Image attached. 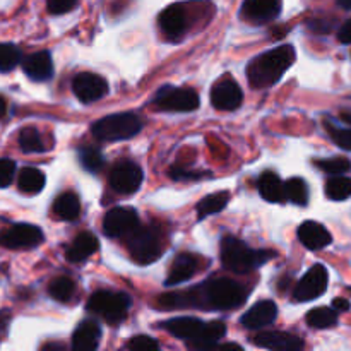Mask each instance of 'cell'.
Instances as JSON below:
<instances>
[{"label": "cell", "instance_id": "cell-1", "mask_svg": "<svg viewBox=\"0 0 351 351\" xmlns=\"http://www.w3.org/2000/svg\"><path fill=\"white\" fill-rule=\"evenodd\" d=\"M247 290L228 278H216L202 287L192 288L182 293H167L158 298L161 307H202L211 311H232L245 304Z\"/></svg>", "mask_w": 351, "mask_h": 351}, {"label": "cell", "instance_id": "cell-2", "mask_svg": "<svg viewBox=\"0 0 351 351\" xmlns=\"http://www.w3.org/2000/svg\"><path fill=\"white\" fill-rule=\"evenodd\" d=\"M295 50L291 45H283L254 58L247 69V77L252 88L263 89L276 84L281 75L293 65Z\"/></svg>", "mask_w": 351, "mask_h": 351}, {"label": "cell", "instance_id": "cell-3", "mask_svg": "<svg viewBox=\"0 0 351 351\" xmlns=\"http://www.w3.org/2000/svg\"><path fill=\"white\" fill-rule=\"evenodd\" d=\"M276 254L273 250L252 249L235 237H225L221 242V263L233 273H250L271 261Z\"/></svg>", "mask_w": 351, "mask_h": 351}, {"label": "cell", "instance_id": "cell-4", "mask_svg": "<svg viewBox=\"0 0 351 351\" xmlns=\"http://www.w3.org/2000/svg\"><path fill=\"white\" fill-rule=\"evenodd\" d=\"M143 129V120L132 112L113 113V115L103 117L101 120L91 127L93 136L98 141H125L137 136Z\"/></svg>", "mask_w": 351, "mask_h": 351}, {"label": "cell", "instance_id": "cell-5", "mask_svg": "<svg viewBox=\"0 0 351 351\" xmlns=\"http://www.w3.org/2000/svg\"><path fill=\"white\" fill-rule=\"evenodd\" d=\"M86 308L99 315L110 324H119L125 321L130 308L129 295L112 290H98L89 297Z\"/></svg>", "mask_w": 351, "mask_h": 351}, {"label": "cell", "instance_id": "cell-6", "mask_svg": "<svg viewBox=\"0 0 351 351\" xmlns=\"http://www.w3.org/2000/svg\"><path fill=\"white\" fill-rule=\"evenodd\" d=\"M127 249L130 256L137 264L154 263L160 259L163 252V243H161L160 232L151 226H137L129 237H127Z\"/></svg>", "mask_w": 351, "mask_h": 351}, {"label": "cell", "instance_id": "cell-7", "mask_svg": "<svg viewBox=\"0 0 351 351\" xmlns=\"http://www.w3.org/2000/svg\"><path fill=\"white\" fill-rule=\"evenodd\" d=\"M199 95L194 89L189 88H175V86H165L156 93L153 99V105L161 112H178L187 113L199 108Z\"/></svg>", "mask_w": 351, "mask_h": 351}, {"label": "cell", "instance_id": "cell-8", "mask_svg": "<svg viewBox=\"0 0 351 351\" xmlns=\"http://www.w3.org/2000/svg\"><path fill=\"white\" fill-rule=\"evenodd\" d=\"M45 235L41 228L27 223H17L9 228L0 232V245L5 249L19 250V249H33L43 242Z\"/></svg>", "mask_w": 351, "mask_h": 351}, {"label": "cell", "instance_id": "cell-9", "mask_svg": "<svg viewBox=\"0 0 351 351\" xmlns=\"http://www.w3.org/2000/svg\"><path fill=\"white\" fill-rule=\"evenodd\" d=\"M137 226H139V215L136 209L125 208V206L110 209L103 219V232L112 239L129 237Z\"/></svg>", "mask_w": 351, "mask_h": 351}, {"label": "cell", "instance_id": "cell-10", "mask_svg": "<svg viewBox=\"0 0 351 351\" xmlns=\"http://www.w3.org/2000/svg\"><path fill=\"white\" fill-rule=\"evenodd\" d=\"M141 184H143V170L134 161H119L110 171V185L119 194H134V192L139 191Z\"/></svg>", "mask_w": 351, "mask_h": 351}, {"label": "cell", "instance_id": "cell-11", "mask_svg": "<svg viewBox=\"0 0 351 351\" xmlns=\"http://www.w3.org/2000/svg\"><path fill=\"white\" fill-rule=\"evenodd\" d=\"M328 269L322 264H315L307 271L304 278L297 283L293 297L297 302H311L321 297L328 290Z\"/></svg>", "mask_w": 351, "mask_h": 351}, {"label": "cell", "instance_id": "cell-12", "mask_svg": "<svg viewBox=\"0 0 351 351\" xmlns=\"http://www.w3.org/2000/svg\"><path fill=\"white\" fill-rule=\"evenodd\" d=\"M110 86L101 75L93 74V72H81L72 81V91L77 96L79 101L82 103H95L106 96Z\"/></svg>", "mask_w": 351, "mask_h": 351}, {"label": "cell", "instance_id": "cell-13", "mask_svg": "<svg viewBox=\"0 0 351 351\" xmlns=\"http://www.w3.org/2000/svg\"><path fill=\"white\" fill-rule=\"evenodd\" d=\"M243 93L235 79L225 77L216 82L211 89V103L216 110L232 112L242 105Z\"/></svg>", "mask_w": 351, "mask_h": 351}, {"label": "cell", "instance_id": "cell-14", "mask_svg": "<svg viewBox=\"0 0 351 351\" xmlns=\"http://www.w3.org/2000/svg\"><path fill=\"white\" fill-rule=\"evenodd\" d=\"M254 343L257 346H263L267 350H278V351H298L304 350L305 341L297 335L285 331H266L259 332L254 338Z\"/></svg>", "mask_w": 351, "mask_h": 351}, {"label": "cell", "instance_id": "cell-15", "mask_svg": "<svg viewBox=\"0 0 351 351\" xmlns=\"http://www.w3.org/2000/svg\"><path fill=\"white\" fill-rule=\"evenodd\" d=\"M281 5V0H245L242 5V16L257 24L269 23L280 16Z\"/></svg>", "mask_w": 351, "mask_h": 351}, {"label": "cell", "instance_id": "cell-16", "mask_svg": "<svg viewBox=\"0 0 351 351\" xmlns=\"http://www.w3.org/2000/svg\"><path fill=\"white\" fill-rule=\"evenodd\" d=\"M23 71L31 81L45 82L53 75V62L50 51L41 50L27 55L23 60Z\"/></svg>", "mask_w": 351, "mask_h": 351}, {"label": "cell", "instance_id": "cell-17", "mask_svg": "<svg viewBox=\"0 0 351 351\" xmlns=\"http://www.w3.org/2000/svg\"><path fill=\"white\" fill-rule=\"evenodd\" d=\"M278 317V307L273 300H263L245 312L242 326L245 329H263L273 324Z\"/></svg>", "mask_w": 351, "mask_h": 351}, {"label": "cell", "instance_id": "cell-18", "mask_svg": "<svg viewBox=\"0 0 351 351\" xmlns=\"http://www.w3.org/2000/svg\"><path fill=\"white\" fill-rule=\"evenodd\" d=\"M160 27L167 36L178 38L187 31L189 19L182 3H173L168 5L163 12L160 14Z\"/></svg>", "mask_w": 351, "mask_h": 351}, {"label": "cell", "instance_id": "cell-19", "mask_svg": "<svg viewBox=\"0 0 351 351\" xmlns=\"http://www.w3.org/2000/svg\"><path fill=\"white\" fill-rule=\"evenodd\" d=\"M298 240L308 250H321L332 242V237L328 232V228H324L321 223L305 221L298 228Z\"/></svg>", "mask_w": 351, "mask_h": 351}, {"label": "cell", "instance_id": "cell-20", "mask_svg": "<svg viewBox=\"0 0 351 351\" xmlns=\"http://www.w3.org/2000/svg\"><path fill=\"white\" fill-rule=\"evenodd\" d=\"M101 341V328L96 321H84L77 326L72 336V348L75 351H95Z\"/></svg>", "mask_w": 351, "mask_h": 351}, {"label": "cell", "instance_id": "cell-21", "mask_svg": "<svg viewBox=\"0 0 351 351\" xmlns=\"http://www.w3.org/2000/svg\"><path fill=\"white\" fill-rule=\"evenodd\" d=\"M197 257L192 256V254H180V256H177V259L173 261V264H171L170 273H168L167 278V285L168 287H173V285L185 283V281H189L195 273H197Z\"/></svg>", "mask_w": 351, "mask_h": 351}, {"label": "cell", "instance_id": "cell-22", "mask_svg": "<svg viewBox=\"0 0 351 351\" xmlns=\"http://www.w3.org/2000/svg\"><path fill=\"white\" fill-rule=\"evenodd\" d=\"M226 335V326L219 321L213 322H204L201 332L195 336L194 339L189 341V346L192 350H209L218 346V343L221 341V338H225Z\"/></svg>", "mask_w": 351, "mask_h": 351}, {"label": "cell", "instance_id": "cell-23", "mask_svg": "<svg viewBox=\"0 0 351 351\" xmlns=\"http://www.w3.org/2000/svg\"><path fill=\"white\" fill-rule=\"evenodd\" d=\"M96 250H98V239L93 233L82 232L75 237L65 256H67V261H71V263H82L89 256H93Z\"/></svg>", "mask_w": 351, "mask_h": 351}, {"label": "cell", "instance_id": "cell-24", "mask_svg": "<svg viewBox=\"0 0 351 351\" xmlns=\"http://www.w3.org/2000/svg\"><path fill=\"white\" fill-rule=\"evenodd\" d=\"M204 322L199 321L195 317H177L170 319V321L163 322V328L167 329L170 335H173L175 338L184 339V341H191L195 336L201 332Z\"/></svg>", "mask_w": 351, "mask_h": 351}, {"label": "cell", "instance_id": "cell-25", "mask_svg": "<svg viewBox=\"0 0 351 351\" xmlns=\"http://www.w3.org/2000/svg\"><path fill=\"white\" fill-rule=\"evenodd\" d=\"M259 192L264 201L267 202H281L283 199H287V195H285V184L273 171H266L259 178Z\"/></svg>", "mask_w": 351, "mask_h": 351}, {"label": "cell", "instance_id": "cell-26", "mask_svg": "<svg viewBox=\"0 0 351 351\" xmlns=\"http://www.w3.org/2000/svg\"><path fill=\"white\" fill-rule=\"evenodd\" d=\"M53 213L57 218L72 221L81 215V201L74 192H64L53 202Z\"/></svg>", "mask_w": 351, "mask_h": 351}, {"label": "cell", "instance_id": "cell-27", "mask_svg": "<svg viewBox=\"0 0 351 351\" xmlns=\"http://www.w3.org/2000/svg\"><path fill=\"white\" fill-rule=\"evenodd\" d=\"M45 173L38 168L26 167L19 171V177H17V187L24 194H38V192L43 191L45 187Z\"/></svg>", "mask_w": 351, "mask_h": 351}, {"label": "cell", "instance_id": "cell-28", "mask_svg": "<svg viewBox=\"0 0 351 351\" xmlns=\"http://www.w3.org/2000/svg\"><path fill=\"white\" fill-rule=\"evenodd\" d=\"M17 141H19L21 151L26 154H38L47 151V144H45L43 137H41V134L34 127H24V129H21Z\"/></svg>", "mask_w": 351, "mask_h": 351}, {"label": "cell", "instance_id": "cell-29", "mask_svg": "<svg viewBox=\"0 0 351 351\" xmlns=\"http://www.w3.org/2000/svg\"><path fill=\"white\" fill-rule=\"evenodd\" d=\"M230 194L228 192H215L211 195H206L197 204V216L199 219H204L211 215H218L228 206Z\"/></svg>", "mask_w": 351, "mask_h": 351}, {"label": "cell", "instance_id": "cell-30", "mask_svg": "<svg viewBox=\"0 0 351 351\" xmlns=\"http://www.w3.org/2000/svg\"><path fill=\"white\" fill-rule=\"evenodd\" d=\"M75 293V283L69 276H57L48 285V295L60 304H67Z\"/></svg>", "mask_w": 351, "mask_h": 351}, {"label": "cell", "instance_id": "cell-31", "mask_svg": "<svg viewBox=\"0 0 351 351\" xmlns=\"http://www.w3.org/2000/svg\"><path fill=\"white\" fill-rule=\"evenodd\" d=\"M307 324L315 329L335 328L338 324V312L329 307H317L307 314Z\"/></svg>", "mask_w": 351, "mask_h": 351}, {"label": "cell", "instance_id": "cell-32", "mask_svg": "<svg viewBox=\"0 0 351 351\" xmlns=\"http://www.w3.org/2000/svg\"><path fill=\"white\" fill-rule=\"evenodd\" d=\"M326 195L331 201H345L351 195V178L345 175H332L326 182Z\"/></svg>", "mask_w": 351, "mask_h": 351}, {"label": "cell", "instance_id": "cell-33", "mask_svg": "<svg viewBox=\"0 0 351 351\" xmlns=\"http://www.w3.org/2000/svg\"><path fill=\"white\" fill-rule=\"evenodd\" d=\"M285 195L290 202L298 206H305L308 202V187L304 178H290L285 184Z\"/></svg>", "mask_w": 351, "mask_h": 351}, {"label": "cell", "instance_id": "cell-34", "mask_svg": "<svg viewBox=\"0 0 351 351\" xmlns=\"http://www.w3.org/2000/svg\"><path fill=\"white\" fill-rule=\"evenodd\" d=\"M23 60L19 47L12 43H0V72H10Z\"/></svg>", "mask_w": 351, "mask_h": 351}, {"label": "cell", "instance_id": "cell-35", "mask_svg": "<svg viewBox=\"0 0 351 351\" xmlns=\"http://www.w3.org/2000/svg\"><path fill=\"white\" fill-rule=\"evenodd\" d=\"M79 160H81V165L86 168L88 171H99L105 165V158H103L101 151L96 149V147H82L79 151Z\"/></svg>", "mask_w": 351, "mask_h": 351}, {"label": "cell", "instance_id": "cell-36", "mask_svg": "<svg viewBox=\"0 0 351 351\" xmlns=\"http://www.w3.org/2000/svg\"><path fill=\"white\" fill-rule=\"evenodd\" d=\"M315 167L329 175H343L351 170V161L346 158H331V160L315 161Z\"/></svg>", "mask_w": 351, "mask_h": 351}, {"label": "cell", "instance_id": "cell-37", "mask_svg": "<svg viewBox=\"0 0 351 351\" xmlns=\"http://www.w3.org/2000/svg\"><path fill=\"white\" fill-rule=\"evenodd\" d=\"M326 127H328L331 139L335 141L341 149L351 151V129H339V127L328 122H326Z\"/></svg>", "mask_w": 351, "mask_h": 351}, {"label": "cell", "instance_id": "cell-38", "mask_svg": "<svg viewBox=\"0 0 351 351\" xmlns=\"http://www.w3.org/2000/svg\"><path fill=\"white\" fill-rule=\"evenodd\" d=\"M125 348L132 351H156L160 350V343L149 336H136L127 343Z\"/></svg>", "mask_w": 351, "mask_h": 351}, {"label": "cell", "instance_id": "cell-39", "mask_svg": "<svg viewBox=\"0 0 351 351\" xmlns=\"http://www.w3.org/2000/svg\"><path fill=\"white\" fill-rule=\"evenodd\" d=\"M14 177H16V163L9 158H0V189L9 187Z\"/></svg>", "mask_w": 351, "mask_h": 351}, {"label": "cell", "instance_id": "cell-40", "mask_svg": "<svg viewBox=\"0 0 351 351\" xmlns=\"http://www.w3.org/2000/svg\"><path fill=\"white\" fill-rule=\"evenodd\" d=\"M75 3H77V0H47L48 12L55 14V16L71 12L75 7Z\"/></svg>", "mask_w": 351, "mask_h": 351}, {"label": "cell", "instance_id": "cell-41", "mask_svg": "<svg viewBox=\"0 0 351 351\" xmlns=\"http://www.w3.org/2000/svg\"><path fill=\"white\" fill-rule=\"evenodd\" d=\"M202 171H192V170H184V168H171L170 177L173 180H195V178L202 177Z\"/></svg>", "mask_w": 351, "mask_h": 351}, {"label": "cell", "instance_id": "cell-42", "mask_svg": "<svg viewBox=\"0 0 351 351\" xmlns=\"http://www.w3.org/2000/svg\"><path fill=\"white\" fill-rule=\"evenodd\" d=\"M307 26L308 29L315 31V33H329L332 29V26H335V23L331 19H311L307 23Z\"/></svg>", "mask_w": 351, "mask_h": 351}, {"label": "cell", "instance_id": "cell-43", "mask_svg": "<svg viewBox=\"0 0 351 351\" xmlns=\"http://www.w3.org/2000/svg\"><path fill=\"white\" fill-rule=\"evenodd\" d=\"M338 40L341 41L343 45H351V19L346 21V23L339 27Z\"/></svg>", "mask_w": 351, "mask_h": 351}, {"label": "cell", "instance_id": "cell-44", "mask_svg": "<svg viewBox=\"0 0 351 351\" xmlns=\"http://www.w3.org/2000/svg\"><path fill=\"white\" fill-rule=\"evenodd\" d=\"M350 307V302L345 300V298H336V300L332 302V308H335L336 312H348Z\"/></svg>", "mask_w": 351, "mask_h": 351}, {"label": "cell", "instance_id": "cell-45", "mask_svg": "<svg viewBox=\"0 0 351 351\" xmlns=\"http://www.w3.org/2000/svg\"><path fill=\"white\" fill-rule=\"evenodd\" d=\"M9 321H10L9 312L0 311V335H2V332L7 329V326H9Z\"/></svg>", "mask_w": 351, "mask_h": 351}, {"label": "cell", "instance_id": "cell-46", "mask_svg": "<svg viewBox=\"0 0 351 351\" xmlns=\"http://www.w3.org/2000/svg\"><path fill=\"white\" fill-rule=\"evenodd\" d=\"M7 115V99L0 95V119Z\"/></svg>", "mask_w": 351, "mask_h": 351}, {"label": "cell", "instance_id": "cell-47", "mask_svg": "<svg viewBox=\"0 0 351 351\" xmlns=\"http://www.w3.org/2000/svg\"><path fill=\"white\" fill-rule=\"evenodd\" d=\"M338 7H341L343 10H351V0H336Z\"/></svg>", "mask_w": 351, "mask_h": 351}, {"label": "cell", "instance_id": "cell-48", "mask_svg": "<svg viewBox=\"0 0 351 351\" xmlns=\"http://www.w3.org/2000/svg\"><path fill=\"white\" fill-rule=\"evenodd\" d=\"M341 119H343V122L350 123L351 125V113H341Z\"/></svg>", "mask_w": 351, "mask_h": 351}]
</instances>
